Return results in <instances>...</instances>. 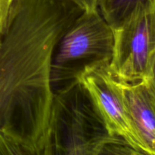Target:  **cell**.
<instances>
[{
  "label": "cell",
  "mask_w": 155,
  "mask_h": 155,
  "mask_svg": "<svg viewBox=\"0 0 155 155\" xmlns=\"http://www.w3.org/2000/svg\"><path fill=\"white\" fill-rule=\"evenodd\" d=\"M113 45V29L99 11L82 12L54 48L51 67L54 92L77 81L86 68L110 61Z\"/></svg>",
  "instance_id": "obj_3"
},
{
  "label": "cell",
  "mask_w": 155,
  "mask_h": 155,
  "mask_svg": "<svg viewBox=\"0 0 155 155\" xmlns=\"http://www.w3.org/2000/svg\"><path fill=\"white\" fill-rule=\"evenodd\" d=\"M149 0H99L98 11L111 26H117L137 6Z\"/></svg>",
  "instance_id": "obj_7"
},
{
  "label": "cell",
  "mask_w": 155,
  "mask_h": 155,
  "mask_svg": "<svg viewBox=\"0 0 155 155\" xmlns=\"http://www.w3.org/2000/svg\"><path fill=\"white\" fill-rule=\"evenodd\" d=\"M14 0H0V33L5 25Z\"/></svg>",
  "instance_id": "obj_11"
},
{
  "label": "cell",
  "mask_w": 155,
  "mask_h": 155,
  "mask_svg": "<svg viewBox=\"0 0 155 155\" xmlns=\"http://www.w3.org/2000/svg\"><path fill=\"white\" fill-rule=\"evenodd\" d=\"M113 137L78 80L54 92L46 155H98Z\"/></svg>",
  "instance_id": "obj_2"
},
{
  "label": "cell",
  "mask_w": 155,
  "mask_h": 155,
  "mask_svg": "<svg viewBox=\"0 0 155 155\" xmlns=\"http://www.w3.org/2000/svg\"><path fill=\"white\" fill-rule=\"evenodd\" d=\"M114 45L109 68L124 83L144 80L155 48V0L137 6L113 27Z\"/></svg>",
  "instance_id": "obj_4"
},
{
  "label": "cell",
  "mask_w": 155,
  "mask_h": 155,
  "mask_svg": "<svg viewBox=\"0 0 155 155\" xmlns=\"http://www.w3.org/2000/svg\"><path fill=\"white\" fill-rule=\"evenodd\" d=\"M83 12L72 0H14L0 33V131L25 145H45L53 53Z\"/></svg>",
  "instance_id": "obj_1"
},
{
  "label": "cell",
  "mask_w": 155,
  "mask_h": 155,
  "mask_svg": "<svg viewBox=\"0 0 155 155\" xmlns=\"http://www.w3.org/2000/svg\"><path fill=\"white\" fill-rule=\"evenodd\" d=\"M104 61L86 68L78 81L89 94L109 134L137 148V139L119 81ZM138 149V148H137Z\"/></svg>",
  "instance_id": "obj_5"
},
{
  "label": "cell",
  "mask_w": 155,
  "mask_h": 155,
  "mask_svg": "<svg viewBox=\"0 0 155 155\" xmlns=\"http://www.w3.org/2000/svg\"><path fill=\"white\" fill-rule=\"evenodd\" d=\"M119 83L136 133L137 148L155 155V108L148 91L142 81Z\"/></svg>",
  "instance_id": "obj_6"
},
{
  "label": "cell",
  "mask_w": 155,
  "mask_h": 155,
  "mask_svg": "<svg viewBox=\"0 0 155 155\" xmlns=\"http://www.w3.org/2000/svg\"><path fill=\"white\" fill-rule=\"evenodd\" d=\"M78 5L84 12H94L98 10L99 0H72Z\"/></svg>",
  "instance_id": "obj_12"
},
{
  "label": "cell",
  "mask_w": 155,
  "mask_h": 155,
  "mask_svg": "<svg viewBox=\"0 0 155 155\" xmlns=\"http://www.w3.org/2000/svg\"><path fill=\"white\" fill-rule=\"evenodd\" d=\"M98 155H148L144 151L134 148L118 137H113L107 141Z\"/></svg>",
  "instance_id": "obj_9"
},
{
  "label": "cell",
  "mask_w": 155,
  "mask_h": 155,
  "mask_svg": "<svg viewBox=\"0 0 155 155\" xmlns=\"http://www.w3.org/2000/svg\"><path fill=\"white\" fill-rule=\"evenodd\" d=\"M0 155H46V153L45 145L35 147L25 145L0 131Z\"/></svg>",
  "instance_id": "obj_8"
},
{
  "label": "cell",
  "mask_w": 155,
  "mask_h": 155,
  "mask_svg": "<svg viewBox=\"0 0 155 155\" xmlns=\"http://www.w3.org/2000/svg\"><path fill=\"white\" fill-rule=\"evenodd\" d=\"M155 108V48L150 56L146 74L142 80Z\"/></svg>",
  "instance_id": "obj_10"
}]
</instances>
